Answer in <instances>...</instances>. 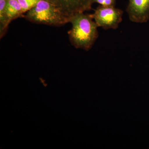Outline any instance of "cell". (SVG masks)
Returning a JSON list of instances; mask_svg holds the SVG:
<instances>
[{
  "label": "cell",
  "mask_w": 149,
  "mask_h": 149,
  "mask_svg": "<svg viewBox=\"0 0 149 149\" xmlns=\"http://www.w3.org/2000/svg\"><path fill=\"white\" fill-rule=\"evenodd\" d=\"M117 0H94V3H97L102 6H115Z\"/></svg>",
  "instance_id": "cell-9"
},
{
  "label": "cell",
  "mask_w": 149,
  "mask_h": 149,
  "mask_svg": "<svg viewBox=\"0 0 149 149\" xmlns=\"http://www.w3.org/2000/svg\"><path fill=\"white\" fill-rule=\"evenodd\" d=\"M8 0H0V37L2 38L8 29L10 23L6 13Z\"/></svg>",
  "instance_id": "cell-7"
},
{
  "label": "cell",
  "mask_w": 149,
  "mask_h": 149,
  "mask_svg": "<svg viewBox=\"0 0 149 149\" xmlns=\"http://www.w3.org/2000/svg\"><path fill=\"white\" fill-rule=\"evenodd\" d=\"M123 13V11L115 6L99 5L91 14L98 27L104 29H115L122 21Z\"/></svg>",
  "instance_id": "cell-3"
},
{
  "label": "cell",
  "mask_w": 149,
  "mask_h": 149,
  "mask_svg": "<svg viewBox=\"0 0 149 149\" xmlns=\"http://www.w3.org/2000/svg\"><path fill=\"white\" fill-rule=\"evenodd\" d=\"M126 10L131 22H146L149 20V0H129Z\"/></svg>",
  "instance_id": "cell-5"
},
{
  "label": "cell",
  "mask_w": 149,
  "mask_h": 149,
  "mask_svg": "<svg viewBox=\"0 0 149 149\" xmlns=\"http://www.w3.org/2000/svg\"><path fill=\"white\" fill-rule=\"evenodd\" d=\"M24 13L35 6L40 0H17Z\"/></svg>",
  "instance_id": "cell-8"
},
{
  "label": "cell",
  "mask_w": 149,
  "mask_h": 149,
  "mask_svg": "<svg viewBox=\"0 0 149 149\" xmlns=\"http://www.w3.org/2000/svg\"><path fill=\"white\" fill-rule=\"evenodd\" d=\"M69 23L72 25L68 32L71 45L76 49L90 50L99 37L98 27L92 14H76L69 18Z\"/></svg>",
  "instance_id": "cell-1"
},
{
  "label": "cell",
  "mask_w": 149,
  "mask_h": 149,
  "mask_svg": "<svg viewBox=\"0 0 149 149\" xmlns=\"http://www.w3.org/2000/svg\"><path fill=\"white\" fill-rule=\"evenodd\" d=\"M26 13L24 17L35 24L61 26L69 23L68 19L48 0H40Z\"/></svg>",
  "instance_id": "cell-2"
},
{
  "label": "cell",
  "mask_w": 149,
  "mask_h": 149,
  "mask_svg": "<svg viewBox=\"0 0 149 149\" xmlns=\"http://www.w3.org/2000/svg\"><path fill=\"white\" fill-rule=\"evenodd\" d=\"M6 13L10 23L13 20L24 16L22 8L17 0H8Z\"/></svg>",
  "instance_id": "cell-6"
},
{
  "label": "cell",
  "mask_w": 149,
  "mask_h": 149,
  "mask_svg": "<svg viewBox=\"0 0 149 149\" xmlns=\"http://www.w3.org/2000/svg\"><path fill=\"white\" fill-rule=\"evenodd\" d=\"M69 19L76 14L91 10L94 0H48Z\"/></svg>",
  "instance_id": "cell-4"
}]
</instances>
